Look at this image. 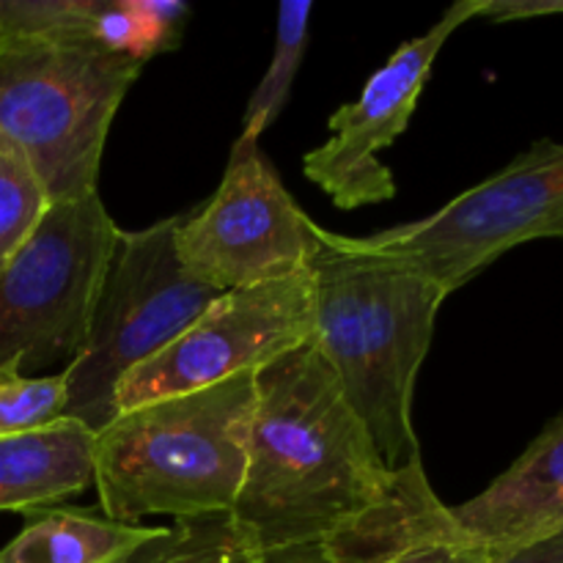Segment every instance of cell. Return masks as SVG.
<instances>
[{
  "mask_svg": "<svg viewBox=\"0 0 563 563\" xmlns=\"http://www.w3.org/2000/svg\"><path fill=\"white\" fill-rule=\"evenodd\" d=\"M119 234L99 192L49 203L0 269V372H36L80 352Z\"/></svg>",
  "mask_w": 563,
  "mask_h": 563,
  "instance_id": "6",
  "label": "cell"
},
{
  "mask_svg": "<svg viewBox=\"0 0 563 563\" xmlns=\"http://www.w3.org/2000/svg\"><path fill=\"white\" fill-rule=\"evenodd\" d=\"M66 379L27 377L20 372H0V438L31 432L64 418Z\"/></svg>",
  "mask_w": 563,
  "mask_h": 563,
  "instance_id": "18",
  "label": "cell"
},
{
  "mask_svg": "<svg viewBox=\"0 0 563 563\" xmlns=\"http://www.w3.org/2000/svg\"><path fill=\"white\" fill-rule=\"evenodd\" d=\"M253 407L256 372L121 410L97 432L102 515L132 526L157 515L176 522L231 515L245 482Z\"/></svg>",
  "mask_w": 563,
  "mask_h": 563,
  "instance_id": "3",
  "label": "cell"
},
{
  "mask_svg": "<svg viewBox=\"0 0 563 563\" xmlns=\"http://www.w3.org/2000/svg\"><path fill=\"white\" fill-rule=\"evenodd\" d=\"M537 240H563V143L550 137L429 218L352 236L361 251L418 269L445 295Z\"/></svg>",
  "mask_w": 563,
  "mask_h": 563,
  "instance_id": "7",
  "label": "cell"
},
{
  "mask_svg": "<svg viewBox=\"0 0 563 563\" xmlns=\"http://www.w3.org/2000/svg\"><path fill=\"white\" fill-rule=\"evenodd\" d=\"M311 0H289L278 9V27H275V49L267 71L258 80L245 115H242V137L258 141L262 132L284 113L289 102L291 86L300 71L308 47V27H311Z\"/></svg>",
  "mask_w": 563,
  "mask_h": 563,
  "instance_id": "15",
  "label": "cell"
},
{
  "mask_svg": "<svg viewBox=\"0 0 563 563\" xmlns=\"http://www.w3.org/2000/svg\"><path fill=\"white\" fill-rule=\"evenodd\" d=\"M484 5L487 0H460L449 5L427 33L399 44V49L368 77L355 102L341 104L330 115L333 135L302 157V174L328 192L333 207L350 212L396 196L394 174L379 163L377 154L394 146L407 130L443 44L465 22L482 16Z\"/></svg>",
  "mask_w": 563,
  "mask_h": 563,
  "instance_id": "10",
  "label": "cell"
},
{
  "mask_svg": "<svg viewBox=\"0 0 563 563\" xmlns=\"http://www.w3.org/2000/svg\"><path fill=\"white\" fill-rule=\"evenodd\" d=\"M256 539L231 515H209L174 522L168 542L148 563H253Z\"/></svg>",
  "mask_w": 563,
  "mask_h": 563,
  "instance_id": "16",
  "label": "cell"
},
{
  "mask_svg": "<svg viewBox=\"0 0 563 563\" xmlns=\"http://www.w3.org/2000/svg\"><path fill=\"white\" fill-rule=\"evenodd\" d=\"M460 531L489 555L563 531V412L484 493L451 506Z\"/></svg>",
  "mask_w": 563,
  "mask_h": 563,
  "instance_id": "12",
  "label": "cell"
},
{
  "mask_svg": "<svg viewBox=\"0 0 563 563\" xmlns=\"http://www.w3.org/2000/svg\"><path fill=\"white\" fill-rule=\"evenodd\" d=\"M170 533H174V528H170ZM170 533H168V537H170ZM168 537L159 539V542H154V544H148V548H143L141 553H135V555H132V559H126V561H121V563H148V561L154 559V553H157V550L163 548L165 542H168Z\"/></svg>",
  "mask_w": 563,
  "mask_h": 563,
  "instance_id": "22",
  "label": "cell"
},
{
  "mask_svg": "<svg viewBox=\"0 0 563 563\" xmlns=\"http://www.w3.org/2000/svg\"><path fill=\"white\" fill-rule=\"evenodd\" d=\"M489 563H563V531L509 553L489 555Z\"/></svg>",
  "mask_w": 563,
  "mask_h": 563,
  "instance_id": "20",
  "label": "cell"
},
{
  "mask_svg": "<svg viewBox=\"0 0 563 563\" xmlns=\"http://www.w3.org/2000/svg\"><path fill=\"white\" fill-rule=\"evenodd\" d=\"M141 69L93 33L0 36V143L49 201L97 192L110 124Z\"/></svg>",
  "mask_w": 563,
  "mask_h": 563,
  "instance_id": "4",
  "label": "cell"
},
{
  "mask_svg": "<svg viewBox=\"0 0 563 563\" xmlns=\"http://www.w3.org/2000/svg\"><path fill=\"white\" fill-rule=\"evenodd\" d=\"M313 341L390 471L421 460L412 396L445 291L407 264L319 231Z\"/></svg>",
  "mask_w": 563,
  "mask_h": 563,
  "instance_id": "2",
  "label": "cell"
},
{
  "mask_svg": "<svg viewBox=\"0 0 563 563\" xmlns=\"http://www.w3.org/2000/svg\"><path fill=\"white\" fill-rule=\"evenodd\" d=\"M319 231L322 225L302 212L258 141L240 135L214 196L181 214L176 256L209 289H245L308 269Z\"/></svg>",
  "mask_w": 563,
  "mask_h": 563,
  "instance_id": "8",
  "label": "cell"
},
{
  "mask_svg": "<svg viewBox=\"0 0 563 563\" xmlns=\"http://www.w3.org/2000/svg\"><path fill=\"white\" fill-rule=\"evenodd\" d=\"M170 533L163 526H132L77 509H38L0 550V563H121Z\"/></svg>",
  "mask_w": 563,
  "mask_h": 563,
  "instance_id": "14",
  "label": "cell"
},
{
  "mask_svg": "<svg viewBox=\"0 0 563 563\" xmlns=\"http://www.w3.org/2000/svg\"><path fill=\"white\" fill-rule=\"evenodd\" d=\"M542 14H563V0H487L482 16L493 22H511Z\"/></svg>",
  "mask_w": 563,
  "mask_h": 563,
  "instance_id": "19",
  "label": "cell"
},
{
  "mask_svg": "<svg viewBox=\"0 0 563 563\" xmlns=\"http://www.w3.org/2000/svg\"><path fill=\"white\" fill-rule=\"evenodd\" d=\"M253 563H333L328 555V548L322 542L313 544H289V548L258 550Z\"/></svg>",
  "mask_w": 563,
  "mask_h": 563,
  "instance_id": "21",
  "label": "cell"
},
{
  "mask_svg": "<svg viewBox=\"0 0 563 563\" xmlns=\"http://www.w3.org/2000/svg\"><path fill=\"white\" fill-rule=\"evenodd\" d=\"M322 544L333 563H489L438 498L421 460L399 467L390 493Z\"/></svg>",
  "mask_w": 563,
  "mask_h": 563,
  "instance_id": "11",
  "label": "cell"
},
{
  "mask_svg": "<svg viewBox=\"0 0 563 563\" xmlns=\"http://www.w3.org/2000/svg\"><path fill=\"white\" fill-rule=\"evenodd\" d=\"M49 203L53 201L31 165L0 143V269L36 231Z\"/></svg>",
  "mask_w": 563,
  "mask_h": 563,
  "instance_id": "17",
  "label": "cell"
},
{
  "mask_svg": "<svg viewBox=\"0 0 563 563\" xmlns=\"http://www.w3.org/2000/svg\"><path fill=\"white\" fill-rule=\"evenodd\" d=\"M97 432L71 418L0 438V511L55 509L93 487Z\"/></svg>",
  "mask_w": 563,
  "mask_h": 563,
  "instance_id": "13",
  "label": "cell"
},
{
  "mask_svg": "<svg viewBox=\"0 0 563 563\" xmlns=\"http://www.w3.org/2000/svg\"><path fill=\"white\" fill-rule=\"evenodd\" d=\"M311 269L223 291L174 344L121 383L115 416L165 396L190 394L247 372H262L313 339Z\"/></svg>",
  "mask_w": 563,
  "mask_h": 563,
  "instance_id": "9",
  "label": "cell"
},
{
  "mask_svg": "<svg viewBox=\"0 0 563 563\" xmlns=\"http://www.w3.org/2000/svg\"><path fill=\"white\" fill-rule=\"evenodd\" d=\"M394 473L317 341L256 372L245 482L231 517L258 550L324 542L377 506Z\"/></svg>",
  "mask_w": 563,
  "mask_h": 563,
  "instance_id": "1",
  "label": "cell"
},
{
  "mask_svg": "<svg viewBox=\"0 0 563 563\" xmlns=\"http://www.w3.org/2000/svg\"><path fill=\"white\" fill-rule=\"evenodd\" d=\"M181 214L121 231L86 341L66 366L64 418L91 432L115 418L121 383L174 344L223 291L198 284L176 256Z\"/></svg>",
  "mask_w": 563,
  "mask_h": 563,
  "instance_id": "5",
  "label": "cell"
}]
</instances>
